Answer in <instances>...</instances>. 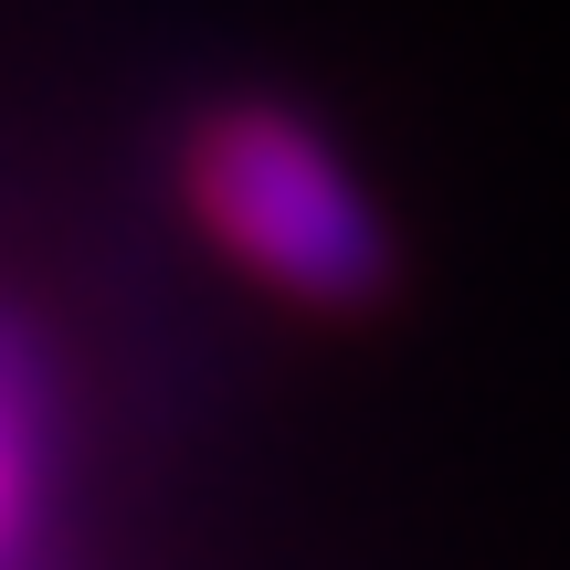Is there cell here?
I'll return each mask as SVG.
<instances>
[{"instance_id":"1","label":"cell","mask_w":570,"mask_h":570,"mask_svg":"<svg viewBox=\"0 0 570 570\" xmlns=\"http://www.w3.org/2000/svg\"><path fill=\"white\" fill-rule=\"evenodd\" d=\"M190 202H202V223L254 275H275L306 306H370L391 285V233L370 212V190L338 169L327 138H306L275 106L202 117V138H190Z\"/></svg>"}]
</instances>
